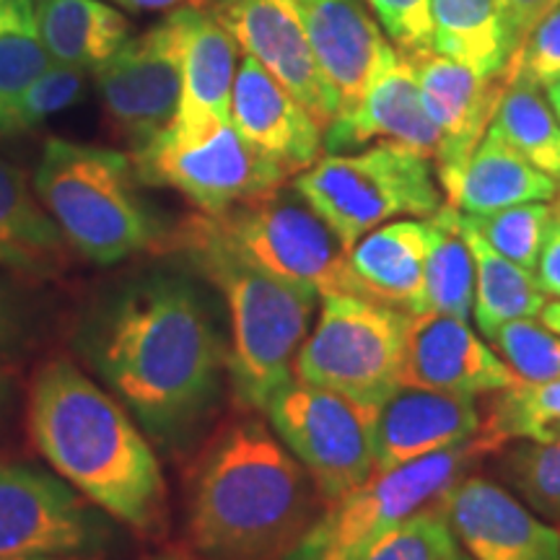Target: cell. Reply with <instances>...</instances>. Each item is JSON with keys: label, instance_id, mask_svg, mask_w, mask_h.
Masks as SVG:
<instances>
[{"label": "cell", "instance_id": "cell-1", "mask_svg": "<svg viewBox=\"0 0 560 560\" xmlns=\"http://www.w3.org/2000/svg\"><path fill=\"white\" fill-rule=\"evenodd\" d=\"M75 348L161 446L198 429L221 389L229 350L190 278L151 270L91 306Z\"/></svg>", "mask_w": 560, "mask_h": 560}, {"label": "cell", "instance_id": "cell-2", "mask_svg": "<svg viewBox=\"0 0 560 560\" xmlns=\"http://www.w3.org/2000/svg\"><path fill=\"white\" fill-rule=\"evenodd\" d=\"M26 423L37 452L83 499L140 535H156L166 511L164 472L112 392L55 359L34 374Z\"/></svg>", "mask_w": 560, "mask_h": 560}, {"label": "cell", "instance_id": "cell-3", "mask_svg": "<svg viewBox=\"0 0 560 560\" xmlns=\"http://www.w3.org/2000/svg\"><path fill=\"white\" fill-rule=\"evenodd\" d=\"M317 499L310 472L276 431L240 420L202 454L187 532L206 560H280L317 520Z\"/></svg>", "mask_w": 560, "mask_h": 560}, {"label": "cell", "instance_id": "cell-4", "mask_svg": "<svg viewBox=\"0 0 560 560\" xmlns=\"http://www.w3.org/2000/svg\"><path fill=\"white\" fill-rule=\"evenodd\" d=\"M172 247L226 299L231 384L247 408L265 410L293 380V361L310 338L319 293L244 260L215 234L206 213L182 221Z\"/></svg>", "mask_w": 560, "mask_h": 560}, {"label": "cell", "instance_id": "cell-5", "mask_svg": "<svg viewBox=\"0 0 560 560\" xmlns=\"http://www.w3.org/2000/svg\"><path fill=\"white\" fill-rule=\"evenodd\" d=\"M138 182L122 151L50 138L34 172V192L79 255L117 265L166 236Z\"/></svg>", "mask_w": 560, "mask_h": 560}, {"label": "cell", "instance_id": "cell-6", "mask_svg": "<svg viewBox=\"0 0 560 560\" xmlns=\"http://www.w3.org/2000/svg\"><path fill=\"white\" fill-rule=\"evenodd\" d=\"M293 190L346 252L384 223L400 215L429 219L444 206L433 161L389 140L317 159L293 179Z\"/></svg>", "mask_w": 560, "mask_h": 560}, {"label": "cell", "instance_id": "cell-7", "mask_svg": "<svg viewBox=\"0 0 560 560\" xmlns=\"http://www.w3.org/2000/svg\"><path fill=\"white\" fill-rule=\"evenodd\" d=\"M501 444L482 431L450 450L387 472H374L359 488L325 503V511L280 560H361L389 529L444 495L475 462Z\"/></svg>", "mask_w": 560, "mask_h": 560}, {"label": "cell", "instance_id": "cell-8", "mask_svg": "<svg viewBox=\"0 0 560 560\" xmlns=\"http://www.w3.org/2000/svg\"><path fill=\"white\" fill-rule=\"evenodd\" d=\"M319 317L293 361V380L380 405L402 387L412 314L355 293L319 296Z\"/></svg>", "mask_w": 560, "mask_h": 560}, {"label": "cell", "instance_id": "cell-9", "mask_svg": "<svg viewBox=\"0 0 560 560\" xmlns=\"http://www.w3.org/2000/svg\"><path fill=\"white\" fill-rule=\"evenodd\" d=\"M272 431L330 503L374 475V405L291 380L265 408Z\"/></svg>", "mask_w": 560, "mask_h": 560}, {"label": "cell", "instance_id": "cell-10", "mask_svg": "<svg viewBox=\"0 0 560 560\" xmlns=\"http://www.w3.org/2000/svg\"><path fill=\"white\" fill-rule=\"evenodd\" d=\"M132 164L140 182L172 187L206 215H221L276 192L291 177L276 159L255 149L234 122L215 125L195 138L161 132L132 153Z\"/></svg>", "mask_w": 560, "mask_h": 560}, {"label": "cell", "instance_id": "cell-11", "mask_svg": "<svg viewBox=\"0 0 560 560\" xmlns=\"http://www.w3.org/2000/svg\"><path fill=\"white\" fill-rule=\"evenodd\" d=\"M208 221L231 249L270 276L306 285L319 296L348 293L346 249L296 190L280 187L221 215H208Z\"/></svg>", "mask_w": 560, "mask_h": 560}, {"label": "cell", "instance_id": "cell-12", "mask_svg": "<svg viewBox=\"0 0 560 560\" xmlns=\"http://www.w3.org/2000/svg\"><path fill=\"white\" fill-rule=\"evenodd\" d=\"M112 540L109 516L60 475L0 462V558L102 556Z\"/></svg>", "mask_w": 560, "mask_h": 560}, {"label": "cell", "instance_id": "cell-13", "mask_svg": "<svg viewBox=\"0 0 560 560\" xmlns=\"http://www.w3.org/2000/svg\"><path fill=\"white\" fill-rule=\"evenodd\" d=\"M185 9H174L161 24L128 39L94 70L104 112L132 153L145 149L170 128L182 96Z\"/></svg>", "mask_w": 560, "mask_h": 560}, {"label": "cell", "instance_id": "cell-14", "mask_svg": "<svg viewBox=\"0 0 560 560\" xmlns=\"http://www.w3.org/2000/svg\"><path fill=\"white\" fill-rule=\"evenodd\" d=\"M206 9L327 130L338 102L314 60L296 0H206Z\"/></svg>", "mask_w": 560, "mask_h": 560}, {"label": "cell", "instance_id": "cell-15", "mask_svg": "<svg viewBox=\"0 0 560 560\" xmlns=\"http://www.w3.org/2000/svg\"><path fill=\"white\" fill-rule=\"evenodd\" d=\"M444 501L470 560H560V529L499 482L465 475L446 490Z\"/></svg>", "mask_w": 560, "mask_h": 560}, {"label": "cell", "instance_id": "cell-16", "mask_svg": "<svg viewBox=\"0 0 560 560\" xmlns=\"http://www.w3.org/2000/svg\"><path fill=\"white\" fill-rule=\"evenodd\" d=\"M420 100L439 130V153L433 159L439 185L454 177L493 122L506 89V75H478L436 50L410 55Z\"/></svg>", "mask_w": 560, "mask_h": 560}, {"label": "cell", "instance_id": "cell-17", "mask_svg": "<svg viewBox=\"0 0 560 560\" xmlns=\"http://www.w3.org/2000/svg\"><path fill=\"white\" fill-rule=\"evenodd\" d=\"M371 140H389L431 161L439 153V130L420 100L416 68L397 47H389L361 102L325 130V149L330 153L355 151Z\"/></svg>", "mask_w": 560, "mask_h": 560}, {"label": "cell", "instance_id": "cell-18", "mask_svg": "<svg viewBox=\"0 0 560 560\" xmlns=\"http://www.w3.org/2000/svg\"><path fill=\"white\" fill-rule=\"evenodd\" d=\"M402 384L452 395H495L516 376L493 348L472 332L470 322L446 314H412Z\"/></svg>", "mask_w": 560, "mask_h": 560}, {"label": "cell", "instance_id": "cell-19", "mask_svg": "<svg viewBox=\"0 0 560 560\" xmlns=\"http://www.w3.org/2000/svg\"><path fill=\"white\" fill-rule=\"evenodd\" d=\"M480 429L482 418L475 397L402 384L376 412L374 472L450 450L478 436Z\"/></svg>", "mask_w": 560, "mask_h": 560}, {"label": "cell", "instance_id": "cell-20", "mask_svg": "<svg viewBox=\"0 0 560 560\" xmlns=\"http://www.w3.org/2000/svg\"><path fill=\"white\" fill-rule=\"evenodd\" d=\"M231 122L283 170L304 172L325 149V130L260 62L244 55L231 94Z\"/></svg>", "mask_w": 560, "mask_h": 560}, {"label": "cell", "instance_id": "cell-21", "mask_svg": "<svg viewBox=\"0 0 560 560\" xmlns=\"http://www.w3.org/2000/svg\"><path fill=\"white\" fill-rule=\"evenodd\" d=\"M296 5L322 79L338 102V115L350 112L392 45L359 0H296Z\"/></svg>", "mask_w": 560, "mask_h": 560}, {"label": "cell", "instance_id": "cell-22", "mask_svg": "<svg viewBox=\"0 0 560 560\" xmlns=\"http://www.w3.org/2000/svg\"><path fill=\"white\" fill-rule=\"evenodd\" d=\"M429 219L389 221L346 252L348 293L408 314L425 312Z\"/></svg>", "mask_w": 560, "mask_h": 560}, {"label": "cell", "instance_id": "cell-23", "mask_svg": "<svg viewBox=\"0 0 560 560\" xmlns=\"http://www.w3.org/2000/svg\"><path fill=\"white\" fill-rule=\"evenodd\" d=\"M236 42L202 9H185V55H182V96L177 115L164 132L195 138L215 125L231 122Z\"/></svg>", "mask_w": 560, "mask_h": 560}, {"label": "cell", "instance_id": "cell-24", "mask_svg": "<svg viewBox=\"0 0 560 560\" xmlns=\"http://www.w3.org/2000/svg\"><path fill=\"white\" fill-rule=\"evenodd\" d=\"M441 192L459 213H493L522 202L556 200L558 185L556 177L532 166L499 132L488 128L467 164L441 182Z\"/></svg>", "mask_w": 560, "mask_h": 560}, {"label": "cell", "instance_id": "cell-25", "mask_svg": "<svg viewBox=\"0 0 560 560\" xmlns=\"http://www.w3.org/2000/svg\"><path fill=\"white\" fill-rule=\"evenodd\" d=\"M68 242L16 166L0 159V268L21 276H55Z\"/></svg>", "mask_w": 560, "mask_h": 560}, {"label": "cell", "instance_id": "cell-26", "mask_svg": "<svg viewBox=\"0 0 560 560\" xmlns=\"http://www.w3.org/2000/svg\"><path fill=\"white\" fill-rule=\"evenodd\" d=\"M42 45L52 62L94 73L128 42L130 24L102 0H37Z\"/></svg>", "mask_w": 560, "mask_h": 560}, {"label": "cell", "instance_id": "cell-27", "mask_svg": "<svg viewBox=\"0 0 560 560\" xmlns=\"http://www.w3.org/2000/svg\"><path fill=\"white\" fill-rule=\"evenodd\" d=\"M433 50L478 75H506L514 34L495 0H433Z\"/></svg>", "mask_w": 560, "mask_h": 560}, {"label": "cell", "instance_id": "cell-28", "mask_svg": "<svg viewBox=\"0 0 560 560\" xmlns=\"http://www.w3.org/2000/svg\"><path fill=\"white\" fill-rule=\"evenodd\" d=\"M459 231L475 260L472 319L482 338H490L511 319L540 317L545 291L537 276L495 252L459 213Z\"/></svg>", "mask_w": 560, "mask_h": 560}, {"label": "cell", "instance_id": "cell-29", "mask_svg": "<svg viewBox=\"0 0 560 560\" xmlns=\"http://www.w3.org/2000/svg\"><path fill=\"white\" fill-rule=\"evenodd\" d=\"M475 260L459 231V210L444 202L429 215V252H425V312L446 317H472Z\"/></svg>", "mask_w": 560, "mask_h": 560}, {"label": "cell", "instance_id": "cell-30", "mask_svg": "<svg viewBox=\"0 0 560 560\" xmlns=\"http://www.w3.org/2000/svg\"><path fill=\"white\" fill-rule=\"evenodd\" d=\"M490 130H495L532 166L560 177V122L540 86L509 79Z\"/></svg>", "mask_w": 560, "mask_h": 560}, {"label": "cell", "instance_id": "cell-31", "mask_svg": "<svg viewBox=\"0 0 560 560\" xmlns=\"http://www.w3.org/2000/svg\"><path fill=\"white\" fill-rule=\"evenodd\" d=\"M52 66L42 45L34 0H0V109Z\"/></svg>", "mask_w": 560, "mask_h": 560}, {"label": "cell", "instance_id": "cell-32", "mask_svg": "<svg viewBox=\"0 0 560 560\" xmlns=\"http://www.w3.org/2000/svg\"><path fill=\"white\" fill-rule=\"evenodd\" d=\"M499 444L506 441H548L560 431V380L542 384L516 382L495 392L488 418L482 420Z\"/></svg>", "mask_w": 560, "mask_h": 560}, {"label": "cell", "instance_id": "cell-33", "mask_svg": "<svg viewBox=\"0 0 560 560\" xmlns=\"http://www.w3.org/2000/svg\"><path fill=\"white\" fill-rule=\"evenodd\" d=\"M444 495L389 529L361 560H459L465 550L452 529Z\"/></svg>", "mask_w": 560, "mask_h": 560}, {"label": "cell", "instance_id": "cell-34", "mask_svg": "<svg viewBox=\"0 0 560 560\" xmlns=\"http://www.w3.org/2000/svg\"><path fill=\"white\" fill-rule=\"evenodd\" d=\"M495 252L535 272L548 236L556 206L550 202H522L493 210V213H462Z\"/></svg>", "mask_w": 560, "mask_h": 560}, {"label": "cell", "instance_id": "cell-35", "mask_svg": "<svg viewBox=\"0 0 560 560\" xmlns=\"http://www.w3.org/2000/svg\"><path fill=\"white\" fill-rule=\"evenodd\" d=\"M501 467L532 511L560 522V431L548 441H522L503 454Z\"/></svg>", "mask_w": 560, "mask_h": 560}, {"label": "cell", "instance_id": "cell-36", "mask_svg": "<svg viewBox=\"0 0 560 560\" xmlns=\"http://www.w3.org/2000/svg\"><path fill=\"white\" fill-rule=\"evenodd\" d=\"M488 340L516 382L542 384L560 380V335L542 325V319H511Z\"/></svg>", "mask_w": 560, "mask_h": 560}, {"label": "cell", "instance_id": "cell-37", "mask_svg": "<svg viewBox=\"0 0 560 560\" xmlns=\"http://www.w3.org/2000/svg\"><path fill=\"white\" fill-rule=\"evenodd\" d=\"M86 91V70L52 62L9 107L0 109V136L24 132L73 107Z\"/></svg>", "mask_w": 560, "mask_h": 560}, {"label": "cell", "instance_id": "cell-38", "mask_svg": "<svg viewBox=\"0 0 560 560\" xmlns=\"http://www.w3.org/2000/svg\"><path fill=\"white\" fill-rule=\"evenodd\" d=\"M506 79H524L548 89L560 79V5L532 30L509 62Z\"/></svg>", "mask_w": 560, "mask_h": 560}, {"label": "cell", "instance_id": "cell-39", "mask_svg": "<svg viewBox=\"0 0 560 560\" xmlns=\"http://www.w3.org/2000/svg\"><path fill=\"white\" fill-rule=\"evenodd\" d=\"M402 55L433 50V0H366Z\"/></svg>", "mask_w": 560, "mask_h": 560}, {"label": "cell", "instance_id": "cell-40", "mask_svg": "<svg viewBox=\"0 0 560 560\" xmlns=\"http://www.w3.org/2000/svg\"><path fill=\"white\" fill-rule=\"evenodd\" d=\"M32 338V317L19 291L0 278V359H11Z\"/></svg>", "mask_w": 560, "mask_h": 560}, {"label": "cell", "instance_id": "cell-41", "mask_svg": "<svg viewBox=\"0 0 560 560\" xmlns=\"http://www.w3.org/2000/svg\"><path fill=\"white\" fill-rule=\"evenodd\" d=\"M503 16L509 21V30L514 34L516 47L522 45L524 37L535 30L548 13L560 5V0H495Z\"/></svg>", "mask_w": 560, "mask_h": 560}, {"label": "cell", "instance_id": "cell-42", "mask_svg": "<svg viewBox=\"0 0 560 560\" xmlns=\"http://www.w3.org/2000/svg\"><path fill=\"white\" fill-rule=\"evenodd\" d=\"M535 276L540 280L545 296H556L560 301V206L556 202V215H552L550 231L545 236L540 260H537Z\"/></svg>", "mask_w": 560, "mask_h": 560}, {"label": "cell", "instance_id": "cell-43", "mask_svg": "<svg viewBox=\"0 0 560 560\" xmlns=\"http://www.w3.org/2000/svg\"><path fill=\"white\" fill-rule=\"evenodd\" d=\"M130 11H170V9H206V0H120Z\"/></svg>", "mask_w": 560, "mask_h": 560}, {"label": "cell", "instance_id": "cell-44", "mask_svg": "<svg viewBox=\"0 0 560 560\" xmlns=\"http://www.w3.org/2000/svg\"><path fill=\"white\" fill-rule=\"evenodd\" d=\"M542 325H548L552 332L560 335V301H552V304H545V310L540 312Z\"/></svg>", "mask_w": 560, "mask_h": 560}, {"label": "cell", "instance_id": "cell-45", "mask_svg": "<svg viewBox=\"0 0 560 560\" xmlns=\"http://www.w3.org/2000/svg\"><path fill=\"white\" fill-rule=\"evenodd\" d=\"M9 400H11V382H9V374L0 369V418H3L5 408H9Z\"/></svg>", "mask_w": 560, "mask_h": 560}, {"label": "cell", "instance_id": "cell-46", "mask_svg": "<svg viewBox=\"0 0 560 560\" xmlns=\"http://www.w3.org/2000/svg\"><path fill=\"white\" fill-rule=\"evenodd\" d=\"M0 560H102L100 556H21V558H0Z\"/></svg>", "mask_w": 560, "mask_h": 560}, {"label": "cell", "instance_id": "cell-47", "mask_svg": "<svg viewBox=\"0 0 560 560\" xmlns=\"http://www.w3.org/2000/svg\"><path fill=\"white\" fill-rule=\"evenodd\" d=\"M545 91H548V102H550V107H552V112H556V117L560 122V79L552 81Z\"/></svg>", "mask_w": 560, "mask_h": 560}, {"label": "cell", "instance_id": "cell-48", "mask_svg": "<svg viewBox=\"0 0 560 560\" xmlns=\"http://www.w3.org/2000/svg\"><path fill=\"white\" fill-rule=\"evenodd\" d=\"M459 560H470V556H467V552H465V556H462Z\"/></svg>", "mask_w": 560, "mask_h": 560}, {"label": "cell", "instance_id": "cell-49", "mask_svg": "<svg viewBox=\"0 0 560 560\" xmlns=\"http://www.w3.org/2000/svg\"><path fill=\"white\" fill-rule=\"evenodd\" d=\"M156 560H177V558H156Z\"/></svg>", "mask_w": 560, "mask_h": 560}, {"label": "cell", "instance_id": "cell-50", "mask_svg": "<svg viewBox=\"0 0 560 560\" xmlns=\"http://www.w3.org/2000/svg\"><path fill=\"white\" fill-rule=\"evenodd\" d=\"M556 200H558V206H560V195H558V198H556Z\"/></svg>", "mask_w": 560, "mask_h": 560}, {"label": "cell", "instance_id": "cell-51", "mask_svg": "<svg viewBox=\"0 0 560 560\" xmlns=\"http://www.w3.org/2000/svg\"><path fill=\"white\" fill-rule=\"evenodd\" d=\"M117 3H120V0H117Z\"/></svg>", "mask_w": 560, "mask_h": 560}]
</instances>
